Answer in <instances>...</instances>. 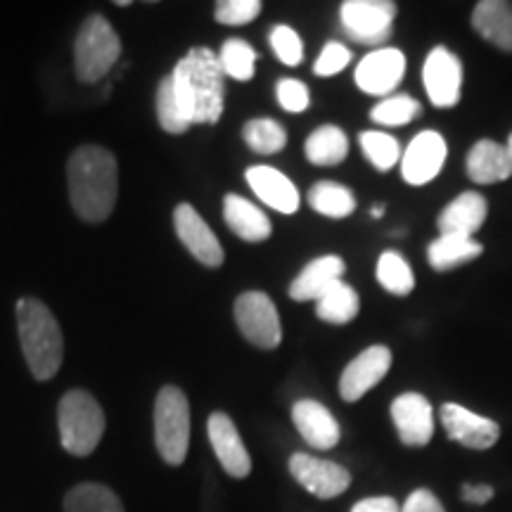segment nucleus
Listing matches in <instances>:
<instances>
[{
    "label": "nucleus",
    "mask_w": 512,
    "mask_h": 512,
    "mask_svg": "<svg viewBox=\"0 0 512 512\" xmlns=\"http://www.w3.org/2000/svg\"><path fill=\"white\" fill-rule=\"evenodd\" d=\"M67 185L69 202L81 221H107L119 195L117 159L100 145L76 147L67 162Z\"/></svg>",
    "instance_id": "obj_1"
},
{
    "label": "nucleus",
    "mask_w": 512,
    "mask_h": 512,
    "mask_svg": "<svg viewBox=\"0 0 512 512\" xmlns=\"http://www.w3.org/2000/svg\"><path fill=\"white\" fill-rule=\"evenodd\" d=\"M219 55L211 48H190L171 72L174 95L188 124H216L226 105V86Z\"/></svg>",
    "instance_id": "obj_2"
},
{
    "label": "nucleus",
    "mask_w": 512,
    "mask_h": 512,
    "mask_svg": "<svg viewBox=\"0 0 512 512\" xmlns=\"http://www.w3.org/2000/svg\"><path fill=\"white\" fill-rule=\"evenodd\" d=\"M15 316L29 373L38 382L53 380L64 358V339L55 313L41 299L22 297L15 306Z\"/></svg>",
    "instance_id": "obj_3"
},
{
    "label": "nucleus",
    "mask_w": 512,
    "mask_h": 512,
    "mask_svg": "<svg viewBox=\"0 0 512 512\" xmlns=\"http://www.w3.org/2000/svg\"><path fill=\"white\" fill-rule=\"evenodd\" d=\"M57 427L64 451L86 458L98 448L105 434V413L93 394L86 389H72L57 406Z\"/></svg>",
    "instance_id": "obj_4"
},
{
    "label": "nucleus",
    "mask_w": 512,
    "mask_h": 512,
    "mask_svg": "<svg viewBox=\"0 0 512 512\" xmlns=\"http://www.w3.org/2000/svg\"><path fill=\"white\" fill-rule=\"evenodd\" d=\"M121 55L117 31L105 17L88 15L74 41V69L81 83H98L112 72Z\"/></svg>",
    "instance_id": "obj_5"
},
{
    "label": "nucleus",
    "mask_w": 512,
    "mask_h": 512,
    "mask_svg": "<svg viewBox=\"0 0 512 512\" xmlns=\"http://www.w3.org/2000/svg\"><path fill=\"white\" fill-rule=\"evenodd\" d=\"M155 446L166 465L185 463L190 448V403L183 389L166 384L155 399Z\"/></svg>",
    "instance_id": "obj_6"
},
{
    "label": "nucleus",
    "mask_w": 512,
    "mask_h": 512,
    "mask_svg": "<svg viewBox=\"0 0 512 512\" xmlns=\"http://www.w3.org/2000/svg\"><path fill=\"white\" fill-rule=\"evenodd\" d=\"M235 323L242 337L259 349H275L283 342L278 309L266 292H242L235 299Z\"/></svg>",
    "instance_id": "obj_7"
},
{
    "label": "nucleus",
    "mask_w": 512,
    "mask_h": 512,
    "mask_svg": "<svg viewBox=\"0 0 512 512\" xmlns=\"http://www.w3.org/2000/svg\"><path fill=\"white\" fill-rule=\"evenodd\" d=\"M396 5L392 0H347L339 8V19L349 38L366 46H380L392 36Z\"/></svg>",
    "instance_id": "obj_8"
},
{
    "label": "nucleus",
    "mask_w": 512,
    "mask_h": 512,
    "mask_svg": "<svg viewBox=\"0 0 512 512\" xmlns=\"http://www.w3.org/2000/svg\"><path fill=\"white\" fill-rule=\"evenodd\" d=\"M290 472L309 494L323 501L342 496L349 489L351 475L347 467L323 460L309 453H294L290 458Z\"/></svg>",
    "instance_id": "obj_9"
},
{
    "label": "nucleus",
    "mask_w": 512,
    "mask_h": 512,
    "mask_svg": "<svg viewBox=\"0 0 512 512\" xmlns=\"http://www.w3.org/2000/svg\"><path fill=\"white\" fill-rule=\"evenodd\" d=\"M422 81H425L427 98L437 107H456L460 102V88H463V64L458 55L444 46H437L427 55L422 67Z\"/></svg>",
    "instance_id": "obj_10"
},
{
    "label": "nucleus",
    "mask_w": 512,
    "mask_h": 512,
    "mask_svg": "<svg viewBox=\"0 0 512 512\" xmlns=\"http://www.w3.org/2000/svg\"><path fill=\"white\" fill-rule=\"evenodd\" d=\"M441 425L448 434V439L458 441L460 446L475 448V451H486L501 437V427L496 420L484 418L470 408L458 406V403H444L439 411Z\"/></svg>",
    "instance_id": "obj_11"
},
{
    "label": "nucleus",
    "mask_w": 512,
    "mask_h": 512,
    "mask_svg": "<svg viewBox=\"0 0 512 512\" xmlns=\"http://www.w3.org/2000/svg\"><path fill=\"white\" fill-rule=\"evenodd\" d=\"M446 140L437 131H422L411 140L401 159V176L408 185H427L444 169Z\"/></svg>",
    "instance_id": "obj_12"
},
{
    "label": "nucleus",
    "mask_w": 512,
    "mask_h": 512,
    "mask_svg": "<svg viewBox=\"0 0 512 512\" xmlns=\"http://www.w3.org/2000/svg\"><path fill=\"white\" fill-rule=\"evenodd\" d=\"M174 228L178 240L183 242V247L195 256L197 261L209 268H219L226 259L219 238L214 235V230L207 226V221L197 214V209L192 204L183 202L174 209Z\"/></svg>",
    "instance_id": "obj_13"
},
{
    "label": "nucleus",
    "mask_w": 512,
    "mask_h": 512,
    "mask_svg": "<svg viewBox=\"0 0 512 512\" xmlns=\"http://www.w3.org/2000/svg\"><path fill=\"white\" fill-rule=\"evenodd\" d=\"M389 368H392V351L382 344L368 347L344 368L342 377H339V394L349 403L363 399L375 384L384 380Z\"/></svg>",
    "instance_id": "obj_14"
},
{
    "label": "nucleus",
    "mask_w": 512,
    "mask_h": 512,
    "mask_svg": "<svg viewBox=\"0 0 512 512\" xmlns=\"http://www.w3.org/2000/svg\"><path fill=\"white\" fill-rule=\"evenodd\" d=\"M207 434L223 470L235 479L249 477V472H252V458H249V451L240 437L238 427H235L233 418L228 413L214 411L207 420Z\"/></svg>",
    "instance_id": "obj_15"
},
{
    "label": "nucleus",
    "mask_w": 512,
    "mask_h": 512,
    "mask_svg": "<svg viewBox=\"0 0 512 512\" xmlns=\"http://www.w3.org/2000/svg\"><path fill=\"white\" fill-rule=\"evenodd\" d=\"M406 74V57L396 48L373 50L358 62L356 83L363 93L384 98L399 86Z\"/></svg>",
    "instance_id": "obj_16"
},
{
    "label": "nucleus",
    "mask_w": 512,
    "mask_h": 512,
    "mask_svg": "<svg viewBox=\"0 0 512 512\" xmlns=\"http://www.w3.org/2000/svg\"><path fill=\"white\" fill-rule=\"evenodd\" d=\"M392 420L396 434L406 446L420 448L432 441L434 411L432 403L418 392H406L392 401Z\"/></svg>",
    "instance_id": "obj_17"
},
{
    "label": "nucleus",
    "mask_w": 512,
    "mask_h": 512,
    "mask_svg": "<svg viewBox=\"0 0 512 512\" xmlns=\"http://www.w3.org/2000/svg\"><path fill=\"white\" fill-rule=\"evenodd\" d=\"M292 422L306 444L320 448V451L335 448L339 437H342V430H339V422L335 420V415H332L323 403L313 399H302L294 403Z\"/></svg>",
    "instance_id": "obj_18"
},
{
    "label": "nucleus",
    "mask_w": 512,
    "mask_h": 512,
    "mask_svg": "<svg viewBox=\"0 0 512 512\" xmlns=\"http://www.w3.org/2000/svg\"><path fill=\"white\" fill-rule=\"evenodd\" d=\"M245 178L254 195L271 209L280 214H294L299 209V190L283 171L273 166H249Z\"/></svg>",
    "instance_id": "obj_19"
},
{
    "label": "nucleus",
    "mask_w": 512,
    "mask_h": 512,
    "mask_svg": "<svg viewBox=\"0 0 512 512\" xmlns=\"http://www.w3.org/2000/svg\"><path fill=\"white\" fill-rule=\"evenodd\" d=\"M344 271H347V264L342 261V256H318L292 280L290 297L294 302H318L332 285L342 280Z\"/></svg>",
    "instance_id": "obj_20"
},
{
    "label": "nucleus",
    "mask_w": 512,
    "mask_h": 512,
    "mask_svg": "<svg viewBox=\"0 0 512 512\" xmlns=\"http://www.w3.org/2000/svg\"><path fill=\"white\" fill-rule=\"evenodd\" d=\"M486 200L479 192H463L451 204H446L439 214L437 228L441 235H460V238H472L486 221Z\"/></svg>",
    "instance_id": "obj_21"
},
{
    "label": "nucleus",
    "mask_w": 512,
    "mask_h": 512,
    "mask_svg": "<svg viewBox=\"0 0 512 512\" xmlns=\"http://www.w3.org/2000/svg\"><path fill=\"white\" fill-rule=\"evenodd\" d=\"M467 176L479 185L503 183L512 176V157L508 147L496 140H479L467 152Z\"/></svg>",
    "instance_id": "obj_22"
},
{
    "label": "nucleus",
    "mask_w": 512,
    "mask_h": 512,
    "mask_svg": "<svg viewBox=\"0 0 512 512\" xmlns=\"http://www.w3.org/2000/svg\"><path fill=\"white\" fill-rule=\"evenodd\" d=\"M223 219H226L228 228L245 242H264L273 233L271 219L256 204L240 195L223 197Z\"/></svg>",
    "instance_id": "obj_23"
},
{
    "label": "nucleus",
    "mask_w": 512,
    "mask_h": 512,
    "mask_svg": "<svg viewBox=\"0 0 512 512\" xmlns=\"http://www.w3.org/2000/svg\"><path fill=\"white\" fill-rule=\"evenodd\" d=\"M472 27L491 46L512 53V3L482 0L472 12Z\"/></svg>",
    "instance_id": "obj_24"
},
{
    "label": "nucleus",
    "mask_w": 512,
    "mask_h": 512,
    "mask_svg": "<svg viewBox=\"0 0 512 512\" xmlns=\"http://www.w3.org/2000/svg\"><path fill=\"white\" fill-rule=\"evenodd\" d=\"M484 252V247L479 245L475 238H460V235H441L427 247V261L434 271H453V268L470 264L479 254Z\"/></svg>",
    "instance_id": "obj_25"
},
{
    "label": "nucleus",
    "mask_w": 512,
    "mask_h": 512,
    "mask_svg": "<svg viewBox=\"0 0 512 512\" xmlns=\"http://www.w3.org/2000/svg\"><path fill=\"white\" fill-rule=\"evenodd\" d=\"M306 159L316 166H335L349 155V138L342 128L325 124L316 128L304 145Z\"/></svg>",
    "instance_id": "obj_26"
},
{
    "label": "nucleus",
    "mask_w": 512,
    "mask_h": 512,
    "mask_svg": "<svg viewBox=\"0 0 512 512\" xmlns=\"http://www.w3.org/2000/svg\"><path fill=\"white\" fill-rule=\"evenodd\" d=\"M64 512H124V503L110 486L98 482L76 484L64 496Z\"/></svg>",
    "instance_id": "obj_27"
},
{
    "label": "nucleus",
    "mask_w": 512,
    "mask_h": 512,
    "mask_svg": "<svg viewBox=\"0 0 512 512\" xmlns=\"http://www.w3.org/2000/svg\"><path fill=\"white\" fill-rule=\"evenodd\" d=\"M309 204L328 219H347L356 211V197L347 185L335 181H318L309 190Z\"/></svg>",
    "instance_id": "obj_28"
},
{
    "label": "nucleus",
    "mask_w": 512,
    "mask_h": 512,
    "mask_svg": "<svg viewBox=\"0 0 512 512\" xmlns=\"http://www.w3.org/2000/svg\"><path fill=\"white\" fill-rule=\"evenodd\" d=\"M358 309H361L358 294L354 287L344 283V280L332 285L316 302V316L332 325H344L349 323V320H354Z\"/></svg>",
    "instance_id": "obj_29"
},
{
    "label": "nucleus",
    "mask_w": 512,
    "mask_h": 512,
    "mask_svg": "<svg viewBox=\"0 0 512 512\" xmlns=\"http://www.w3.org/2000/svg\"><path fill=\"white\" fill-rule=\"evenodd\" d=\"M242 138L256 155H278L287 145V131L273 119H252L242 128Z\"/></svg>",
    "instance_id": "obj_30"
},
{
    "label": "nucleus",
    "mask_w": 512,
    "mask_h": 512,
    "mask_svg": "<svg viewBox=\"0 0 512 512\" xmlns=\"http://www.w3.org/2000/svg\"><path fill=\"white\" fill-rule=\"evenodd\" d=\"M377 283L389 294L406 297L413 292L415 275L399 252H384L377 261Z\"/></svg>",
    "instance_id": "obj_31"
},
{
    "label": "nucleus",
    "mask_w": 512,
    "mask_h": 512,
    "mask_svg": "<svg viewBox=\"0 0 512 512\" xmlns=\"http://www.w3.org/2000/svg\"><path fill=\"white\" fill-rule=\"evenodd\" d=\"M219 62L223 74L230 76V79L249 81L256 69V50L242 38H228L219 53Z\"/></svg>",
    "instance_id": "obj_32"
},
{
    "label": "nucleus",
    "mask_w": 512,
    "mask_h": 512,
    "mask_svg": "<svg viewBox=\"0 0 512 512\" xmlns=\"http://www.w3.org/2000/svg\"><path fill=\"white\" fill-rule=\"evenodd\" d=\"M363 155L368 157V162L375 166L377 171H389L392 166L401 159V145L399 140L382 131H363L358 136Z\"/></svg>",
    "instance_id": "obj_33"
},
{
    "label": "nucleus",
    "mask_w": 512,
    "mask_h": 512,
    "mask_svg": "<svg viewBox=\"0 0 512 512\" xmlns=\"http://www.w3.org/2000/svg\"><path fill=\"white\" fill-rule=\"evenodd\" d=\"M420 112L422 107L418 100H413L406 93H399L392 95V98H384L380 105H375L373 112H370V119L382 126H406L415 117H420Z\"/></svg>",
    "instance_id": "obj_34"
},
{
    "label": "nucleus",
    "mask_w": 512,
    "mask_h": 512,
    "mask_svg": "<svg viewBox=\"0 0 512 512\" xmlns=\"http://www.w3.org/2000/svg\"><path fill=\"white\" fill-rule=\"evenodd\" d=\"M155 102H157V119H159V126H162V131L171 133V136H181V133L188 131L190 124L188 119L183 117L181 107H178L176 102L171 74L164 76L162 83H159Z\"/></svg>",
    "instance_id": "obj_35"
},
{
    "label": "nucleus",
    "mask_w": 512,
    "mask_h": 512,
    "mask_svg": "<svg viewBox=\"0 0 512 512\" xmlns=\"http://www.w3.org/2000/svg\"><path fill=\"white\" fill-rule=\"evenodd\" d=\"M268 41H271V48H273L275 57H278V60L283 64H287V67H297V64H302L304 43L292 27H285V24H280V27H273L271 36H268Z\"/></svg>",
    "instance_id": "obj_36"
},
{
    "label": "nucleus",
    "mask_w": 512,
    "mask_h": 512,
    "mask_svg": "<svg viewBox=\"0 0 512 512\" xmlns=\"http://www.w3.org/2000/svg\"><path fill=\"white\" fill-rule=\"evenodd\" d=\"M259 12V0H221V3H216L214 17L216 22L226 24V27H242V24H249L259 17Z\"/></svg>",
    "instance_id": "obj_37"
},
{
    "label": "nucleus",
    "mask_w": 512,
    "mask_h": 512,
    "mask_svg": "<svg viewBox=\"0 0 512 512\" xmlns=\"http://www.w3.org/2000/svg\"><path fill=\"white\" fill-rule=\"evenodd\" d=\"M275 93H278V102L283 110L292 112V114L309 110L311 95H309V88H306V83L297 81V79H280L278 91Z\"/></svg>",
    "instance_id": "obj_38"
},
{
    "label": "nucleus",
    "mask_w": 512,
    "mask_h": 512,
    "mask_svg": "<svg viewBox=\"0 0 512 512\" xmlns=\"http://www.w3.org/2000/svg\"><path fill=\"white\" fill-rule=\"evenodd\" d=\"M349 62H351L349 48H344L342 43H337V41H330L328 46L323 48V53H320L316 64H313V74H316V76H335V74L342 72V69L347 67Z\"/></svg>",
    "instance_id": "obj_39"
},
{
    "label": "nucleus",
    "mask_w": 512,
    "mask_h": 512,
    "mask_svg": "<svg viewBox=\"0 0 512 512\" xmlns=\"http://www.w3.org/2000/svg\"><path fill=\"white\" fill-rule=\"evenodd\" d=\"M401 512H446V510L430 489H418L406 498Z\"/></svg>",
    "instance_id": "obj_40"
},
{
    "label": "nucleus",
    "mask_w": 512,
    "mask_h": 512,
    "mask_svg": "<svg viewBox=\"0 0 512 512\" xmlns=\"http://www.w3.org/2000/svg\"><path fill=\"white\" fill-rule=\"evenodd\" d=\"M351 512H401L399 503L389 496H375V498H363L358 501Z\"/></svg>",
    "instance_id": "obj_41"
},
{
    "label": "nucleus",
    "mask_w": 512,
    "mask_h": 512,
    "mask_svg": "<svg viewBox=\"0 0 512 512\" xmlns=\"http://www.w3.org/2000/svg\"><path fill=\"white\" fill-rule=\"evenodd\" d=\"M494 498V486L489 484H465L463 486V501L470 505H484Z\"/></svg>",
    "instance_id": "obj_42"
},
{
    "label": "nucleus",
    "mask_w": 512,
    "mask_h": 512,
    "mask_svg": "<svg viewBox=\"0 0 512 512\" xmlns=\"http://www.w3.org/2000/svg\"><path fill=\"white\" fill-rule=\"evenodd\" d=\"M370 214H373L375 219H380V216L384 214V207H382V204H380V207H373V211H370Z\"/></svg>",
    "instance_id": "obj_43"
},
{
    "label": "nucleus",
    "mask_w": 512,
    "mask_h": 512,
    "mask_svg": "<svg viewBox=\"0 0 512 512\" xmlns=\"http://www.w3.org/2000/svg\"><path fill=\"white\" fill-rule=\"evenodd\" d=\"M505 147H508V152H510V157H512V133H510V138H508V145H505Z\"/></svg>",
    "instance_id": "obj_44"
}]
</instances>
